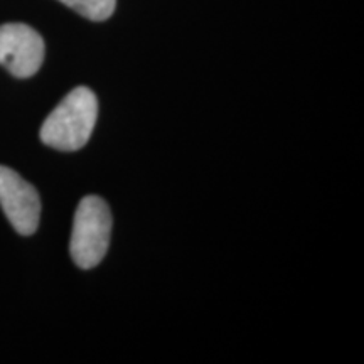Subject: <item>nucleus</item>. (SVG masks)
<instances>
[{
  "label": "nucleus",
  "mask_w": 364,
  "mask_h": 364,
  "mask_svg": "<svg viewBox=\"0 0 364 364\" xmlns=\"http://www.w3.org/2000/svg\"><path fill=\"white\" fill-rule=\"evenodd\" d=\"M98 118L97 95L78 86L59 102L41 127V140L61 152H75L88 144Z\"/></svg>",
  "instance_id": "obj_1"
},
{
  "label": "nucleus",
  "mask_w": 364,
  "mask_h": 364,
  "mask_svg": "<svg viewBox=\"0 0 364 364\" xmlns=\"http://www.w3.org/2000/svg\"><path fill=\"white\" fill-rule=\"evenodd\" d=\"M112 213L98 196H86L78 204L73 221L70 252L80 268L97 267L110 247Z\"/></svg>",
  "instance_id": "obj_2"
},
{
  "label": "nucleus",
  "mask_w": 364,
  "mask_h": 364,
  "mask_svg": "<svg viewBox=\"0 0 364 364\" xmlns=\"http://www.w3.org/2000/svg\"><path fill=\"white\" fill-rule=\"evenodd\" d=\"M44 41L31 26L12 22L0 26V65L16 78H31L43 66Z\"/></svg>",
  "instance_id": "obj_3"
},
{
  "label": "nucleus",
  "mask_w": 364,
  "mask_h": 364,
  "mask_svg": "<svg viewBox=\"0 0 364 364\" xmlns=\"http://www.w3.org/2000/svg\"><path fill=\"white\" fill-rule=\"evenodd\" d=\"M0 206L17 233L22 236L36 233L41 218L38 191L6 166H0Z\"/></svg>",
  "instance_id": "obj_4"
},
{
  "label": "nucleus",
  "mask_w": 364,
  "mask_h": 364,
  "mask_svg": "<svg viewBox=\"0 0 364 364\" xmlns=\"http://www.w3.org/2000/svg\"><path fill=\"white\" fill-rule=\"evenodd\" d=\"M59 2L95 22L107 21L117 7V0H59Z\"/></svg>",
  "instance_id": "obj_5"
}]
</instances>
